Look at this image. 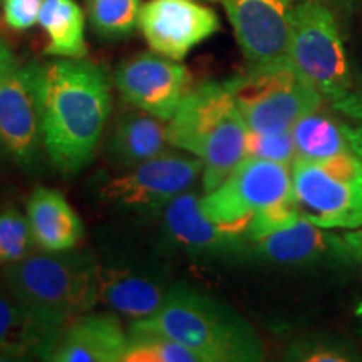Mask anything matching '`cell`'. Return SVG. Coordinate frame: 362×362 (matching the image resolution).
<instances>
[{"mask_svg":"<svg viewBox=\"0 0 362 362\" xmlns=\"http://www.w3.org/2000/svg\"><path fill=\"white\" fill-rule=\"evenodd\" d=\"M45 155L62 173L76 175L93 161L112 110L104 67L86 59L39 64Z\"/></svg>","mask_w":362,"mask_h":362,"instance_id":"obj_1","label":"cell"},{"mask_svg":"<svg viewBox=\"0 0 362 362\" xmlns=\"http://www.w3.org/2000/svg\"><path fill=\"white\" fill-rule=\"evenodd\" d=\"M98 262L88 252H33L4 269L6 291L54 337L99 300Z\"/></svg>","mask_w":362,"mask_h":362,"instance_id":"obj_2","label":"cell"},{"mask_svg":"<svg viewBox=\"0 0 362 362\" xmlns=\"http://www.w3.org/2000/svg\"><path fill=\"white\" fill-rule=\"evenodd\" d=\"M139 327L183 344L200 362H259L265 359L252 324L232 307L185 282L171 285L155 315L133 320Z\"/></svg>","mask_w":362,"mask_h":362,"instance_id":"obj_3","label":"cell"},{"mask_svg":"<svg viewBox=\"0 0 362 362\" xmlns=\"http://www.w3.org/2000/svg\"><path fill=\"white\" fill-rule=\"evenodd\" d=\"M170 146L200 158L203 194L214 192L245 158L248 126L228 81L192 88L166 126Z\"/></svg>","mask_w":362,"mask_h":362,"instance_id":"obj_4","label":"cell"},{"mask_svg":"<svg viewBox=\"0 0 362 362\" xmlns=\"http://www.w3.org/2000/svg\"><path fill=\"white\" fill-rule=\"evenodd\" d=\"M287 59L324 101L334 104L352 93L341 29L334 12L322 0H300L296 4Z\"/></svg>","mask_w":362,"mask_h":362,"instance_id":"obj_5","label":"cell"},{"mask_svg":"<svg viewBox=\"0 0 362 362\" xmlns=\"http://www.w3.org/2000/svg\"><path fill=\"white\" fill-rule=\"evenodd\" d=\"M292 192L300 215L327 230L362 226V160L352 153L325 161L296 158Z\"/></svg>","mask_w":362,"mask_h":362,"instance_id":"obj_6","label":"cell"},{"mask_svg":"<svg viewBox=\"0 0 362 362\" xmlns=\"http://www.w3.org/2000/svg\"><path fill=\"white\" fill-rule=\"evenodd\" d=\"M228 84L243 121L257 133H288L300 117L324 103L291 62L255 67L228 79Z\"/></svg>","mask_w":362,"mask_h":362,"instance_id":"obj_7","label":"cell"},{"mask_svg":"<svg viewBox=\"0 0 362 362\" xmlns=\"http://www.w3.org/2000/svg\"><path fill=\"white\" fill-rule=\"evenodd\" d=\"M292 194L291 166L245 156L214 192L203 194L202 206L211 221L245 237L253 216Z\"/></svg>","mask_w":362,"mask_h":362,"instance_id":"obj_8","label":"cell"},{"mask_svg":"<svg viewBox=\"0 0 362 362\" xmlns=\"http://www.w3.org/2000/svg\"><path fill=\"white\" fill-rule=\"evenodd\" d=\"M202 173L200 158L189 153L165 151L104 180L101 197L131 211H160L176 197L189 192Z\"/></svg>","mask_w":362,"mask_h":362,"instance_id":"obj_9","label":"cell"},{"mask_svg":"<svg viewBox=\"0 0 362 362\" xmlns=\"http://www.w3.org/2000/svg\"><path fill=\"white\" fill-rule=\"evenodd\" d=\"M0 146L22 168H34L45 153L37 62L0 76Z\"/></svg>","mask_w":362,"mask_h":362,"instance_id":"obj_10","label":"cell"},{"mask_svg":"<svg viewBox=\"0 0 362 362\" xmlns=\"http://www.w3.org/2000/svg\"><path fill=\"white\" fill-rule=\"evenodd\" d=\"M98 269L99 298L115 314L133 320L155 315L173 285L168 264L148 257H117Z\"/></svg>","mask_w":362,"mask_h":362,"instance_id":"obj_11","label":"cell"},{"mask_svg":"<svg viewBox=\"0 0 362 362\" xmlns=\"http://www.w3.org/2000/svg\"><path fill=\"white\" fill-rule=\"evenodd\" d=\"M115 84L129 106L170 121L192 89V76L178 61L156 52H141L117 66Z\"/></svg>","mask_w":362,"mask_h":362,"instance_id":"obj_12","label":"cell"},{"mask_svg":"<svg viewBox=\"0 0 362 362\" xmlns=\"http://www.w3.org/2000/svg\"><path fill=\"white\" fill-rule=\"evenodd\" d=\"M250 69L288 62L296 0H220Z\"/></svg>","mask_w":362,"mask_h":362,"instance_id":"obj_13","label":"cell"},{"mask_svg":"<svg viewBox=\"0 0 362 362\" xmlns=\"http://www.w3.org/2000/svg\"><path fill=\"white\" fill-rule=\"evenodd\" d=\"M138 27L153 52L183 61L218 33L220 21L214 8L197 0H148L139 8Z\"/></svg>","mask_w":362,"mask_h":362,"instance_id":"obj_14","label":"cell"},{"mask_svg":"<svg viewBox=\"0 0 362 362\" xmlns=\"http://www.w3.org/2000/svg\"><path fill=\"white\" fill-rule=\"evenodd\" d=\"M163 230L170 245L192 259L221 260L247 255V238L208 218L202 197L192 189L163 210Z\"/></svg>","mask_w":362,"mask_h":362,"instance_id":"obj_15","label":"cell"},{"mask_svg":"<svg viewBox=\"0 0 362 362\" xmlns=\"http://www.w3.org/2000/svg\"><path fill=\"white\" fill-rule=\"evenodd\" d=\"M247 255L282 267H351L342 233L322 228L304 216L248 242Z\"/></svg>","mask_w":362,"mask_h":362,"instance_id":"obj_16","label":"cell"},{"mask_svg":"<svg viewBox=\"0 0 362 362\" xmlns=\"http://www.w3.org/2000/svg\"><path fill=\"white\" fill-rule=\"evenodd\" d=\"M126 341L128 332L115 312H86L62 329L45 361L121 362Z\"/></svg>","mask_w":362,"mask_h":362,"instance_id":"obj_17","label":"cell"},{"mask_svg":"<svg viewBox=\"0 0 362 362\" xmlns=\"http://www.w3.org/2000/svg\"><path fill=\"white\" fill-rule=\"evenodd\" d=\"M27 220L39 250H71L84 237V225L79 215L57 189L35 188L27 202Z\"/></svg>","mask_w":362,"mask_h":362,"instance_id":"obj_18","label":"cell"},{"mask_svg":"<svg viewBox=\"0 0 362 362\" xmlns=\"http://www.w3.org/2000/svg\"><path fill=\"white\" fill-rule=\"evenodd\" d=\"M165 121L141 110L126 111L117 117L107 139V155L119 170H128L168 151Z\"/></svg>","mask_w":362,"mask_h":362,"instance_id":"obj_19","label":"cell"},{"mask_svg":"<svg viewBox=\"0 0 362 362\" xmlns=\"http://www.w3.org/2000/svg\"><path fill=\"white\" fill-rule=\"evenodd\" d=\"M56 337L47 332L7 291H0V361L37 356L45 361Z\"/></svg>","mask_w":362,"mask_h":362,"instance_id":"obj_20","label":"cell"},{"mask_svg":"<svg viewBox=\"0 0 362 362\" xmlns=\"http://www.w3.org/2000/svg\"><path fill=\"white\" fill-rule=\"evenodd\" d=\"M39 24L47 37L44 49L47 56L64 59L88 56L84 12L76 0H44Z\"/></svg>","mask_w":362,"mask_h":362,"instance_id":"obj_21","label":"cell"},{"mask_svg":"<svg viewBox=\"0 0 362 362\" xmlns=\"http://www.w3.org/2000/svg\"><path fill=\"white\" fill-rule=\"evenodd\" d=\"M291 133L297 158L300 160L325 161L344 153H352L347 124L322 115L319 110L300 117Z\"/></svg>","mask_w":362,"mask_h":362,"instance_id":"obj_22","label":"cell"},{"mask_svg":"<svg viewBox=\"0 0 362 362\" xmlns=\"http://www.w3.org/2000/svg\"><path fill=\"white\" fill-rule=\"evenodd\" d=\"M121 362H200L183 344L131 322Z\"/></svg>","mask_w":362,"mask_h":362,"instance_id":"obj_23","label":"cell"},{"mask_svg":"<svg viewBox=\"0 0 362 362\" xmlns=\"http://www.w3.org/2000/svg\"><path fill=\"white\" fill-rule=\"evenodd\" d=\"M285 359L296 362H359L362 352L339 334H307L291 342Z\"/></svg>","mask_w":362,"mask_h":362,"instance_id":"obj_24","label":"cell"},{"mask_svg":"<svg viewBox=\"0 0 362 362\" xmlns=\"http://www.w3.org/2000/svg\"><path fill=\"white\" fill-rule=\"evenodd\" d=\"M141 0H88L89 21L103 39L129 37L138 27Z\"/></svg>","mask_w":362,"mask_h":362,"instance_id":"obj_25","label":"cell"},{"mask_svg":"<svg viewBox=\"0 0 362 362\" xmlns=\"http://www.w3.org/2000/svg\"><path fill=\"white\" fill-rule=\"evenodd\" d=\"M35 242L27 215L16 208L0 211V267L17 264L34 252Z\"/></svg>","mask_w":362,"mask_h":362,"instance_id":"obj_26","label":"cell"},{"mask_svg":"<svg viewBox=\"0 0 362 362\" xmlns=\"http://www.w3.org/2000/svg\"><path fill=\"white\" fill-rule=\"evenodd\" d=\"M245 156L292 166L297 158L292 133H257L248 129Z\"/></svg>","mask_w":362,"mask_h":362,"instance_id":"obj_27","label":"cell"},{"mask_svg":"<svg viewBox=\"0 0 362 362\" xmlns=\"http://www.w3.org/2000/svg\"><path fill=\"white\" fill-rule=\"evenodd\" d=\"M6 24L13 30H27L39 24L44 0H0Z\"/></svg>","mask_w":362,"mask_h":362,"instance_id":"obj_28","label":"cell"},{"mask_svg":"<svg viewBox=\"0 0 362 362\" xmlns=\"http://www.w3.org/2000/svg\"><path fill=\"white\" fill-rule=\"evenodd\" d=\"M342 238L349 253L351 267H357L362 272V226L354 230H344Z\"/></svg>","mask_w":362,"mask_h":362,"instance_id":"obj_29","label":"cell"},{"mask_svg":"<svg viewBox=\"0 0 362 362\" xmlns=\"http://www.w3.org/2000/svg\"><path fill=\"white\" fill-rule=\"evenodd\" d=\"M334 107H336L337 111L344 112V115L362 121V93H354V90H352L349 96L334 103Z\"/></svg>","mask_w":362,"mask_h":362,"instance_id":"obj_30","label":"cell"},{"mask_svg":"<svg viewBox=\"0 0 362 362\" xmlns=\"http://www.w3.org/2000/svg\"><path fill=\"white\" fill-rule=\"evenodd\" d=\"M13 67H17L13 54L11 49H8V45L4 42V39L0 37V76H4L8 71H12Z\"/></svg>","mask_w":362,"mask_h":362,"instance_id":"obj_31","label":"cell"},{"mask_svg":"<svg viewBox=\"0 0 362 362\" xmlns=\"http://www.w3.org/2000/svg\"><path fill=\"white\" fill-rule=\"evenodd\" d=\"M347 138H349L352 151L362 160V124L347 126Z\"/></svg>","mask_w":362,"mask_h":362,"instance_id":"obj_32","label":"cell"},{"mask_svg":"<svg viewBox=\"0 0 362 362\" xmlns=\"http://www.w3.org/2000/svg\"><path fill=\"white\" fill-rule=\"evenodd\" d=\"M354 319H356V322H357V330H359V334L362 336V300L356 305Z\"/></svg>","mask_w":362,"mask_h":362,"instance_id":"obj_33","label":"cell"}]
</instances>
